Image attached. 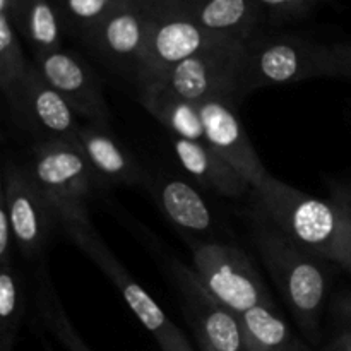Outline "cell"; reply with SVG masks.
I'll return each mask as SVG.
<instances>
[{"mask_svg":"<svg viewBox=\"0 0 351 351\" xmlns=\"http://www.w3.org/2000/svg\"><path fill=\"white\" fill-rule=\"evenodd\" d=\"M254 240L263 263L305 335L315 338L328 295V276L314 254L281 230L257 223Z\"/></svg>","mask_w":351,"mask_h":351,"instance_id":"cell-1","label":"cell"},{"mask_svg":"<svg viewBox=\"0 0 351 351\" xmlns=\"http://www.w3.org/2000/svg\"><path fill=\"white\" fill-rule=\"evenodd\" d=\"M261 211L290 240L332 263L345 216L332 201H321L267 175L252 187Z\"/></svg>","mask_w":351,"mask_h":351,"instance_id":"cell-2","label":"cell"},{"mask_svg":"<svg viewBox=\"0 0 351 351\" xmlns=\"http://www.w3.org/2000/svg\"><path fill=\"white\" fill-rule=\"evenodd\" d=\"M27 168L57 211L62 226L89 223L86 199L96 177L77 139L36 143Z\"/></svg>","mask_w":351,"mask_h":351,"instance_id":"cell-3","label":"cell"},{"mask_svg":"<svg viewBox=\"0 0 351 351\" xmlns=\"http://www.w3.org/2000/svg\"><path fill=\"white\" fill-rule=\"evenodd\" d=\"M328 45L288 34L257 33L245 43L243 95L269 86L328 77Z\"/></svg>","mask_w":351,"mask_h":351,"instance_id":"cell-4","label":"cell"},{"mask_svg":"<svg viewBox=\"0 0 351 351\" xmlns=\"http://www.w3.org/2000/svg\"><path fill=\"white\" fill-rule=\"evenodd\" d=\"M245 43L247 41H228L201 51L146 88H161L194 105L206 99H228L233 103L235 98L245 96Z\"/></svg>","mask_w":351,"mask_h":351,"instance_id":"cell-5","label":"cell"},{"mask_svg":"<svg viewBox=\"0 0 351 351\" xmlns=\"http://www.w3.org/2000/svg\"><path fill=\"white\" fill-rule=\"evenodd\" d=\"M69 239L105 273V276L117 287V290L125 298L130 311L136 314L144 324V328L154 336L158 345L163 351H189V343L180 329L168 319L160 305L153 300L151 295L144 291L139 283L127 273L125 267L119 263L106 243L99 239L91 223H77V225L62 226Z\"/></svg>","mask_w":351,"mask_h":351,"instance_id":"cell-6","label":"cell"},{"mask_svg":"<svg viewBox=\"0 0 351 351\" xmlns=\"http://www.w3.org/2000/svg\"><path fill=\"white\" fill-rule=\"evenodd\" d=\"M147 10H149V26L134 75V82L139 86V89L154 84L171 69L195 57L201 51L228 41H237L211 33L182 16L156 12L149 7Z\"/></svg>","mask_w":351,"mask_h":351,"instance_id":"cell-7","label":"cell"},{"mask_svg":"<svg viewBox=\"0 0 351 351\" xmlns=\"http://www.w3.org/2000/svg\"><path fill=\"white\" fill-rule=\"evenodd\" d=\"M194 271L204 287L237 315L257 305H274L257 269L239 247L195 245Z\"/></svg>","mask_w":351,"mask_h":351,"instance_id":"cell-8","label":"cell"},{"mask_svg":"<svg viewBox=\"0 0 351 351\" xmlns=\"http://www.w3.org/2000/svg\"><path fill=\"white\" fill-rule=\"evenodd\" d=\"M0 201L5 204L14 243L26 259L38 257L48 247L58 215L36 184L27 167L7 163Z\"/></svg>","mask_w":351,"mask_h":351,"instance_id":"cell-9","label":"cell"},{"mask_svg":"<svg viewBox=\"0 0 351 351\" xmlns=\"http://www.w3.org/2000/svg\"><path fill=\"white\" fill-rule=\"evenodd\" d=\"M170 274L202 351H247L239 315L204 287L195 271L171 261Z\"/></svg>","mask_w":351,"mask_h":351,"instance_id":"cell-10","label":"cell"},{"mask_svg":"<svg viewBox=\"0 0 351 351\" xmlns=\"http://www.w3.org/2000/svg\"><path fill=\"white\" fill-rule=\"evenodd\" d=\"M9 108L16 125L36 143L75 139L82 125L77 113L48 84L34 62L29 64L26 79Z\"/></svg>","mask_w":351,"mask_h":351,"instance_id":"cell-11","label":"cell"},{"mask_svg":"<svg viewBox=\"0 0 351 351\" xmlns=\"http://www.w3.org/2000/svg\"><path fill=\"white\" fill-rule=\"evenodd\" d=\"M34 65L48 84L88 123L110 129V106L96 72L71 51L57 50L34 57Z\"/></svg>","mask_w":351,"mask_h":351,"instance_id":"cell-12","label":"cell"},{"mask_svg":"<svg viewBox=\"0 0 351 351\" xmlns=\"http://www.w3.org/2000/svg\"><path fill=\"white\" fill-rule=\"evenodd\" d=\"M147 26V7L141 0H125L82 41L110 69L134 79L146 41Z\"/></svg>","mask_w":351,"mask_h":351,"instance_id":"cell-13","label":"cell"},{"mask_svg":"<svg viewBox=\"0 0 351 351\" xmlns=\"http://www.w3.org/2000/svg\"><path fill=\"white\" fill-rule=\"evenodd\" d=\"M156 12L175 14L219 36L249 41L256 36L264 10L256 0H141Z\"/></svg>","mask_w":351,"mask_h":351,"instance_id":"cell-14","label":"cell"},{"mask_svg":"<svg viewBox=\"0 0 351 351\" xmlns=\"http://www.w3.org/2000/svg\"><path fill=\"white\" fill-rule=\"evenodd\" d=\"M206 143L218 151L243 178L256 187L267 177L263 161L257 156L235 106L228 99H206L197 105Z\"/></svg>","mask_w":351,"mask_h":351,"instance_id":"cell-15","label":"cell"},{"mask_svg":"<svg viewBox=\"0 0 351 351\" xmlns=\"http://www.w3.org/2000/svg\"><path fill=\"white\" fill-rule=\"evenodd\" d=\"M171 146L185 171L202 187L225 197H240L252 191L249 182L208 143L171 136Z\"/></svg>","mask_w":351,"mask_h":351,"instance_id":"cell-16","label":"cell"},{"mask_svg":"<svg viewBox=\"0 0 351 351\" xmlns=\"http://www.w3.org/2000/svg\"><path fill=\"white\" fill-rule=\"evenodd\" d=\"M75 139L81 144L96 178L117 185H136L143 182V171L137 161L115 139L110 129L86 122L77 130Z\"/></svg>","mask_w":351,"mask_h":351,"instance_id":"cell-17","label":"cell"},{"mask_svg":"<svg viewBox=\"0 0 351 351\" xmlns=\"http://www.w3.org/2000/svg\"><path fill=\"white\" fill-rule=\"evenodd\" d=\"M10 21L34 57L62 50V21L53 0H16Z\"/></svg>","mask_w":351,"mask_h":351,"instance_id":"cell-18","label":"cell"},{"mask_svg":"<svg viewBox=\"0 0 351 351\" xmlns=\"http://www.w3.org/2000/svg\"><path fill=\"white\" fill-rule=\"evenodd\" d=\"M141 103L154 119L160 120L170 130V136L206 143L204 125L197 105L185 101L161 88L141 89Z\"/></svg>","mask_w":351,"mask_h":351,"instance_id":"cell-19","label":"cell"},{"mask_svg":"<svg viewBox=\"0 0 351 351\" xmlns=\"http://www.w3.org/2000/svg\"><path fill=\"white\" fill-rule=\"evenodd\" d=\"M158 199L168 218L189 232H208L213 216L208 202L192 185L180 178H165L158 189Z\"/></svg>","mask_w":351,"mask_h":351,"instance_id":"cell-20","label":"cell"},{"mask_svg":"<svg viewBox=\"0 0 351 351\" xmlns=\"http://www.w3.org/2000/svg\"><path fill=\"white\" fill-rule=\"evenodd\" d=\"M247 351H290L295 338L274 305H257L239 315Z\"/></svg>","mask_w":351,"mask_h":351,"instance_id":"cell-21","label":"cell"},{"mask_svg":"<svg viewBox=\"0 0 351 351\" xmlns=\"http://www.w3.org/2000/svg\"><path fill=\"white\" fill-rule=\"evenodd\" d=\"M26 308V290L14 263L0 266V351H12Z\"/></svg>","mask_w":351,"mask_h":351,"instance_id":"cell-22","label":"cell"},{"mask_svg":"<svg viewBox=\"0 0 351 351\" xmlns=\"http://www.w3.org/2000/svg\"><path fill=\"white\" fill-rule=\"evenodd\" d=\"M29 64L24 57L12 21L7 14H0V89L7 105L16 99L29 71Z\"/></svg>","mask_w":351,"mask_h":351,"instance_id":"cell-23","label":"cell"},{"mask_svg":"<svg viewBox=\"0 0 351 351\" xmlns=\"http://www.w3.org/2000/svg\"><path fill=\"white\" fill-rule=\"evenodd\" d=\"M125 0H53L64 29L84 40Z\"/></svg>","mask_w":351,"mask_h":351,"instance_id":"cell-24","label":"cell"},{"mask_svg":"<svg viewBox=\"0 0 351 351\" xmlns=\"http://www.w3.org/2000/svg\"><path fill=\"white\" fill-rule=\"evenodd\" d=\"M38 308L48 331L53 332L65 348L71 351H91L79 338L74 326L69 321L67 314L58 302L57 291L47 274L43 276L40 274V281H38Z\"/></svg>","mask_w":351,"mask_h":351,"instance_id":"cell-25","label":"cell"},{"mask_svg":"<svg viewBox=\"0 0 351 351\" xmlns=\"http://www.w3.org/2000/svg\"><path fill=\"white\" fill-rule=\"evenodd\" d=\"M328 77L351 82V40L328 45Z\"/></svg>","mask_w":351,"mask_h":351,"instance_id":"cell-26","label":"cell"},{"mask_svg":"<svg viewBox=\"0 0 351 351\" xmlns=\"http://www.w3.org/2000/svg\"><path fill=\"white\" fill-rule=\"evenodd\" d=\"M12 249H14L12 226H10V219H9V215H7L5 204L0 201V266H2V264L14 263Z\"/></svg>","mask_w":351,"mask_h":351,"instance_id":"cell-27","label":"cell"},{"mask_svg":"<svg viewBox=\"0 0 351 351\" xmlns=\"http://www.w3.org/2000/svg\"><path fill=\"white\" fill-rule=\"evenodd\" d=\"M256 2L261 9L269 10L271 14L291 16V14L304 12L315 0H256Z\"/></svg>","mask_w":351,"mask_h":351,"instance_id":"cell-28","label":"cell"},{"mask_svg":"<svg viewBox=\"0 0 351 351\" xmlns=\"http://www.w3.org/2000/svg\"><path fill=\"white\" fill-rule=\"evenodd\" d=\"M332 263L339 264V266L345 267L346 271H350L351 273V225L346 218H345V230H343V235L341 239H339L338 249H336Z\"/></svg>","mask_w":351,"mask_h":351,"instance_id":"cell-29","label":"cell"},{"mask_svg":"<svg viewBox=\"0 0 351 351\" xmlns=\"http://www.w3.org/2000/svg\"><path fill=\"white\" fill-rule=\"evenodd\" d=\"M331 201L339 208L351 225V185L338 184L331 189Z\"/></svg>","mask_w":351,"mask_h":351,"instance_id":"cell-30","label":"cell"},{"mask_svg":"<svg viewBox=\"0 0 351 351\" xmlns=\"http://www.w3.org/2000/svg\"><path fill=\"white\" fill-rule=\"evenodd\" d=\"M335 311L339 317L345 319V321H348L351 324V293L343 295V297H339L335 302Z\"/></svg>","mask_w":351,"mask_h":351,"instance_id":"cell-31","label":"cell"},{"mask_svg":"<svg viewBox=\"0 0 351 351\" xmlns=\"http://www.w3.org/2000/svg\"><path fill=\"white\" fill-rule=\"evenodd\" d=\"M331 351H351V329L343 331L331 343Z\"/></svg>","mask_w":351,"mask_h":351,"instance_id":"cell-32","label":"cell"},{"mask_svg":"<svg viewBox=\"0 0 351 351\" xmlns=\"http://www.w3.org/2000/svg\"><path fill=\"white\" fill-rule=\"evenodd\" d=\"M290 351H308L307 348H305L304 345H302L300 341H298V339H295V343H293V346H291L290 348Z\"/></svg>","mask_w":351,"mask_h":351,"instance_id":"cell-33","label":"cell"}]
</instances>
